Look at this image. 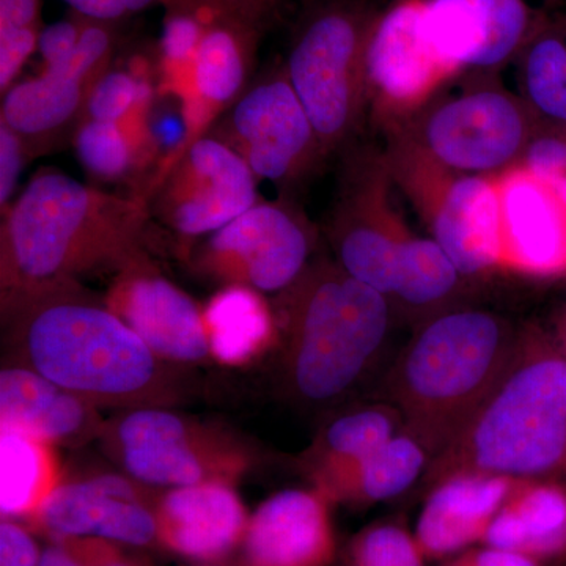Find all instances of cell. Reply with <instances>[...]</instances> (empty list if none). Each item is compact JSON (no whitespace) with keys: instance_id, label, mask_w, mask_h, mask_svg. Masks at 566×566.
Masks as SVG:
<instances>
[{"instance_id":"cell-12","label":"cell","mask_w":566,"mask_h":566,"mask_svg":"<svg viewBox=\"0 0 566 566\" xmlns=\"http://www.w3.org/2000/svg\"><path fill=\"white\" fill-rule=\"evenodd\" d=\"M208 134L237 151L259 180L279 186L303 180L326 156L285 66L249 85Z\"/></svg>"},{"instance_id":"cell-13","label":"cell","mask_w":566,"mask_h":566,"mask_svg":"<svg viewBox=\"0 0 566 566\" xmlns=\"http://www.w3.org/2000/svg\"><path fill=\"white\" fill-rule=\"evenodd\" d=\"M256 181L237 151L207 134L148 181L145 197L153 219L193 245L259 202Z\"/></svg>"},{"instance_id":"cell-45","label":"cell","mask_w":566,"mask_h":566,"mask_svg":"<svg viewBox=\"0 0 566 566\" xmlns=\"http://www.w3.org/2000/svg\"><path fill=\"white\" fill-rule=\"evenodd\" d=\"M554 340H556L558 348H560V352L564 353L566 357V307L564 315H562L560 323H558L557 335Z\"/></svg>"},{"instance_id":"cell-8","label":"cell","mask_w":566,"mask_h":566,"mask_svg":"<svg viewBox=\"0 0 566 566\" xmlns=\"http://www.w3.org/2000/svg\"><path fill=\"white\" fill-rule=\"evenodd\" d=\"M99 441L128 476L147 486L233 485L249 465L248 450L232 436L170 408L123 411L104 423Z\"/></svg>"},{"instance_id":"cell-1","label":"cell","mask_w":566,"mask_h":566,"mask_svg":"<svg viewBox=\"0 0 566 566\" xmlns=\"http://www.w3.org/2000/svg\"><path fill=\"white\" fill-rule=\"evenodd\" d=\"M7 342L18 364L95 408H170L180 378L80 281L2 294Z\"/></svg>"},{"instance_id":"cell-37","label":"cell","mask_w":566,"mask_h":566,"mask_svg":"<svg viewBox=\"0 0 566 566\" xmlns=\"http://www.w3.org/2000/svg\"><path fill=\"white\" fill-rule=\"evenodd\" d=\"M39 566H136L107 539L61 538L41 553Z\"/></svg>"},{"instance_id":"cell-30","label":"cell","mask_w":566,"mask_h":566,"mask_svg":"<svg viewBox=\"0 0 566 566\" xmlns=\"http://www.w3.org/2000/svg\"><path fill=\"white\" fill-rule=\"evenodd\" d=\"M159 41L158 92L180 102L205 33L226 7L219 0H166Z\"/></svg>"},{"instance_id":"cell-6","label":"cell","mask_w":566,"mask_h":566,"mask_svg":"<svg viewBox=\"0 0 566 566\" xmlns=\"http://www.w3.org/2000/svg\"><path fill=\"white\" fill-rule=\"evenodd\" d=\"M375 17L353 0H335L294 36L286 74L326 155L349 139L367 103L365 59Z\"/></svg>"},{"instance_id":"cell-27","label":"cell","mask_w":566,"mask_h":566,"mask_svg":"<svg viewBox=\"0 0 566 566\" xmlns=\"http://www.w3.org/2000/svg\"><path fill=\"white\" fill-rule=\"evenodd\" d=\"M211 357L227 367H243L262 357L277 340V315L263 293L223 285L203 308Z\"/></svg>"},{"instance_id":"cell-33","label":"cell","mask_w":566,"mask_h":566,"mask_svg":"<svg viewBox=\"0 0 566 566\" xmlns=\"http://www.w3.org/2000/svg\"><path fill=\"white\" fill-rule=\"evenodd\" d=\"M524 85L528 103L551 120L566 125V40L538 33L526 46Z\"/></svg>"},{"instance_id":"cell-35","label":"cell","mask_w":566,"mask_h":566,"mask_svg":"<svg viewBox=\"0 0 566 566\" xmlns=\"http://www.w3.org/2000/svg\"><path fill=\"white\" fill-rule=\"evenodd\" d=\"M41 0H0V91L17 81L22 66L39 51Z\"/></svg>"},{"instance_id":"cell-5","label":"cell","mask_w":566,"mask_h":566,"mask_svg":"<svg viewBox=\"0 0 566 566\" xmlns=\"http://www.w3.org/2000/svg\"><path fill=\"white\" fill-rule=\"evenodd\" d=\"M282 297L290 390L308 405L342 400L381 359L390 301L329 260L308 264Z\"/></svg>"},{"instance_id":"cell-16","label":"cell","mask_w":566,"mask_h":566,"mask_svg":"<svg viewBox=\"0 0 566 566\" xmlns=\"http://www.w3.org/2000/svg\"><path fill=\"white\" fill-rule=\"evenodd\" d=\"M104 301L166 363L199 364L211 357L202 308L148 255L118 271Z\"/></svg>"},{"instance_id":"cell-23","label":"cell","mask_w":566,"mask_h":566,"mask_svg":"<svg viewBox=\"0 0 566 566\" xmlns=\"http://www.w3.org/2000/svg\"><path fill=\"white\" fill-rule=\"evenodd\" d=\"M98 408L39 371L9 364L0 371V428L33 436L52 446L80 447L99 439Z\"/></svg>"},{"instance_id":"cell-19","label":"cell","mask_w":566,"mask_h":566,"mask_svg":"<svg viewBox=\"0 0 566 566\" xmlns=\"http://www.w3.org/2000/svg\"><path fill=\"white\" fill-rule=\"evenodd\" d=\"M436 50L458 71L490 70L538 35L547 0H424Z\"/></svg>"},{"instance_id":"cell-3","label":"cell","mask_w":566,"mask_h":566,"mask_svg":"<svg viewBox=\"0 0 566 566\" xmlns=\"http://www.w3.org/2000/svg\"><path fill=\"white\" fill-rule=\"evenodd\" d=\"M458 474L566 485V357L539 327L520 331L504 374L422 482Z\"/></svg>"},{"instance_id":"cell-10","label":"cell","mask_w":566,"mask_h":566,"mask_svg":"<svg viewBox=\"0 0 566 566\" xmlns=\"http://www.w3.org/2000/svg\"><path fill=\"white\" fill-rule=\"evenodd\" d=\"M311 223L289 202L259 200L192 245L193 268L222 285L283 293L307 270Z\"/></svg>"},{"instance_id":"cell-11","label":"cell","mask_w":566,"mask_h":566,"mask_svg":"<svg viewBox=\"0 0 566 566\" xmlns=\"http://www.w3.org/2000/svg\"><path fill=\"white\" fill-rule=\"evenodd\" d=\"M115 46L117 24L87 20L80 44L65 61L3 93L0 120L21 137L29 158L73 142L93 91L111 70Z\"/></svg>"},{"instance_id":"cell-24","label":"cell","mask_w":566,"mask_h":566,"mask_svg":"<svg viewBox=\"0 0 566 566\" xmlns=\"http://www.w3.org/2000/svg\"><path fill=\"white\" fill-rule=\"evenodd\" d=\"M515 482L501 475L458 474L431 486L415 534L423 558L455 556L482 543Z\"/></svg>"},{"instance_id":"cell-29","label":"cell","mask_w":566,"mask_h":566,"mask_svg":"<svg viewBox=\"0 0 566 566\" xmlns=\"http://www.w3.org/2000/svg\"><path fill=\"white\" fill-rule=\"evenodd\" d=\"M403 431V422L392 405L360 406L338 416L323 428L308 452L305 464L316 476L333 472L370 455Z\"/></svg>"},{"instance_id":"cell-28","label":"cell","mask_w":566,"mask_h":566,"mask_svg":"<svg viewBox=\"0 0 566 566\" xmlns=\"http://www.w3.org/2000/svg\"><path fill=\"white\" fill-rule=\"evenodd\" d=\"M55 446L0 428V510L6 520H35L61 486Z\"/></svg>"},{"instance_id":"cell-15","label":"cell","mask_w":566,"mask_h":566,"mask_svg":"<svg viewBox=\"0 0 566 566\" xmlns=\"http://www.w3.org/2000/svg\"><path fill=\"white\" fill-rule=\"evenodd\" d=\"M344 175L331 221L337 263L390 301L398 259L411 232L390 208L386 196L389 175L382 158L356 159Z\"/></svg>"},{"instance_id":"cell-21","label":"cell","mask_w":566,"mask_h":566,"mask_svg":"<svg viewBox=\"0 0 566 566\" xmlns=\"http://www.w3.org/2000/svg\"><path fill=\"white\" fill-rule=\"evenodd\" d=\"M329 505L315 488L271 495L249 517L245 566H329L335 556Z\"/></svg>"},{"instance_id":"cell-2","label":"cell","mask_w":566,"mask_h":566,"mask_svg":"<svg viewBox=\"0 0 566 566\" xmlns=\"http://www.w3.org/2000/svg\"><path fill=\"white\" fill-rule=\"evenodd\" d=\"M151 222L144 193L120 196L41 169L2 214L0 293L118 273L148 255Z\"/></svg>"},{"instance_id":"cell-9","label":"cell","mask_w":566,"mask_h":566,"mask_svg":"<svg viewBox=\"0 0 566 566\" xmlns=\"http://www.w3.org/2000/svg\"><path fill=\"white\" fill-rule=\"evenodd\" d=\"M397 132L442 166L486 177L520 164L534 139L531 109L512 93L493 87L428 104Z\"/></svg>"},{"instance_id":"cell-32","label":"cell","mask_w":566,"mask_h":566,"mask_svg":"<svg viewBox=\"0 0 566 566\" xmlns=\"http://www.w3.org/2000/svg\"><path fill=\"white\" fill-rule=\"evenodd\" d=\"M463 275L434 240L411 234L401 249L390 300L412 308H430L449 300Z\"/></svg>"},{"instance_id":"cell-36","label":"cell","mask_w":566,"mask_h":566,"mask_svg":"<svg viewBox=\"0 0 566 566\" xmlns=\"http://www.w3.org/2000/svg\"><path fill=\"white\" fill-rule=\"evenodd\" d=\"M344 566H423V556L415 535L385 523L365 528L353 539Z\"/></svg>"},{"instance_id":"cell-44","label":"cell","mask_w":566,"mask_h":566,"mask_svg":"<svg viewBox=\"0 0 566 566\" xmlns=\"http://www.w3.org/2000/svg\"><path fill=\"white\" fill-rule=\"evenodd\" d=\"M219 2L232 13L263 31L264 25L273 20L285 0H219Z\"/></svg>"},{"instance_id":"cell-17","label":"cell","mask_w":566,"mask_h":566,"mask_svg":"<svg viewBox=\"0 0 566 566\" xmlns=\"http://www.w3.org/2000/svg\"><path fill=\"white\" fill-rule=\"evenodd\" d=\"M32 523L54 539L93 536L145 546L158 538L156 499L144 483L118 474L62 482Z\"/></svg>"},{"instance_id":"cell-41","label":"cell","mask_w":566,"mask_h":566,"mask_svg":"<svg viewBox=\"0 0 566 566\" xmlns=\"http://www.w3.org/2000/svg\"><path fill=\"white\" fill-rule=\"evenodd\" d=\"M71 11L87 18L91 21L118 22L151 9L155 6H163L166 0H63Z\"/></svg>"},{"instance_id":"cell-18","label":"cell","mask_w":566,"mask_h":566,"mask_svg":"<svg viewBox=\"0 0 566 566\" xmlns=\"http://www.w3.org/2000/svg\"><path fill=\"white\" fill-rule=\"evenodd\" d=\"M259 28L223 9L211 22L197 52L191 81L181 96L182 139L156 167V175L210 133L248 91L255 65ZM151 177V178H153Z\"/></svg>"},{"instance_id":"cell-46","label":"cell","mask_w":566,"mask_h":566,"mask_svg":"<svg viewBox=\"0 0 566 566\" xmlns=\"http://www.w3.org/2000/svg\"><path fill=\"white\" fill-rule=\"evenodd\" d=\"M566 557V556H565Z\"/></svg>"},{"instance_id":"cell-22","label":"cell","mask_w":566,"mask_h":566,"mask_svg":"<svg viewBox=\"0 0 566 566\" xmlns=\"http://www.w3.org/2000/svg\"><path fill=\"white\" fill-rule=\"evenodd\" d=\"M249 517L230 483L170 488L156 497L158 538L175 553L196 560L229 556L243 543Z\"/></svg>"},{"instance_id":"cell-31","label":"cell","mask_w":566,"mask_h":566,"mask_svg":"<svg viewBox=\"0 0 566 566\" xmlns=\"http://www.w3.org/2000/svg\"><path fill=\"white\" fill-rule=\"evenodd\" d=\"M73 145L84 169L103 181L133 177L158 158V140L151 132H136L118 123L84 120Z\"/></svg>"},{"instance_id":"cell-42","label":"cell","mask_w":566,"mask_h":566,"mask_svg":"<svg viewBox=\"0 0 566 566\" xmlns=\"http://www.w3.org/2000/svg\"><path fill=\"white\" fill-rule=\"evenodd\" d=\"M41 553L32 535L3 517L0 524V566H39Z\"/></svg>"},{"instance_id":"cell-7","label":"cell","mask_w":566,"mask_h":566,"mask_svg":"<svg viewBox=\"0 0 566 566\" xmlns=\"http://www.w3.org/2000/svg\"><path fill=\"white\" fill-rule=\"evenodd\" d=\"M382 163L463 277H479L499 268L494 175L449 169L401 132H392Z\"/></svg>"},{"instance_id":"cell-4","label":"cell","mask_w":566,"mask_h":566,"mask_svg":"<svg viewBox=\"0 0 566 566\" xmlns=\"http://www.w3.org/2000/svg\"><path fill=\"white\" fill-rule=\"evenodd\" d=\"M517 337L520 331L493 312L457 308L427 319L398 354L386 376L385 401L431 461L493 390Z\"/></svg>"},{"instance_id":"cell-26","label":"cell","mask_w":566,"mask_h":566,"mask_svg":"<svg viewBox=\"0 0 566 566\" xmlns=\"http://www.w3.org/2000/svg\"><path fill=\"white\" fill-rule=\"evenodd\" d=\"M431 455L411 434L398 433L363 460L312 480L331 504L371 505L403 494L427 474Z\"/></svg>"},{"instance_id":"cell-25","label":"cell","mask_w":566,"mask_h":566,"mask_svg":"<svg viewBox=\"0 0 566 566\" xmlns=\"http://www.w3.org/2000/svg\"><path fill=\"white\" fill-rule=\"evenodd\" d=\"M482 543L536 560L565 557L566 485L547 480H516Z\"/></svg>"},{"instance_id":"cell-14","label":"cell","mask_w":566,"mask_h":566,"mask_svg":"<svg viewBox=\"0 0 566 566\" xmlns=\"http://www.w3.org/2000/svg\"><path fill=\"white\" fill-rule=\"evenodd\" d=\"M424 7V0H395L376 14L368 36L367 103L389 132L408 125L460 73L436 50Z\"/></svg>"},{"instance_id":"cell-43","label":"cell","mask_w":566,"mask_h":566,"mask_svg":"<svg viewBox=\"0 0 566 566\" xmlns=\"http://www.w3.org/2000/svg\"><path fill=\"white\" fill-rule=\"evenodd\" d=\"M446 566H539V560L526 554L485 546L482 549L464 551Z\"/></svg>"},{"instance_id":"cell-40","label":"cell","mask_w":566,"mask_h":566,"mask_svg":"<svg viewBox=\"0 0 566 566\" xmlns=\"http://www.w3.org/2000/svg\"><path fill=\"white\" fill-rule=\"evenodd\" d=\"M31 161L21 137L0 120V210L6 212L25 163Z\"/></svg>"},{"instance_id":"cell-38","label":"cell","mask_w":566,"mask_h":566,"mask_svg":"<svg viewBox=\"0 0 566 566\" xmlns=\"http://www.w3.org/2000/svg\"><path fill=\"white\" fill-rule=\"evenodd\" d=\"M521 164L551 186L566 205V136H534Z\"/></svg>"},{"instance_id":"cell-20","label":"cell","mask_w":566,"mask_h":566,"mask_svg":"<svg viewBox=\"0 0 566 566\" xmlns=\"http://www.w3.org/2000/svg\"><path fill=\"white\" fill-rule=\"evenodd\" d=\"M499 268L532 277L566 274V205L523 164L494 175Z\"/></svg>"},{"instance_id":"cell-39","label":"cell","mask_w":566,"mask_h":566,"mask_svg":"<svg viewBox=\"0 0 566 566\" xmlns=\"http://www.w3.org/2000/svg\"><path fill=\"white\" fill-rule=\"evenodd\" d=\"M87 18L71 11L66 20L46 25L41 31L39 40V52L43 59V69L57 65L76 50L80 44L82 32H84Z\"/></svg>"},{"instance_id":"cell-34","label":"cell","mask_w":566,"mask_h":566,"mask_svg":"<svg viewBox=\"0 0 566 566\" xmlns=\"http://www.w3.org/2000/svg\"><path fill=\"white\" fill-rule=\"evenodd\" d=\"M153 84L147 63L132 70H109L96 85L84 120L142 125L150 117Z\"/></svg>"}]
</instances>
